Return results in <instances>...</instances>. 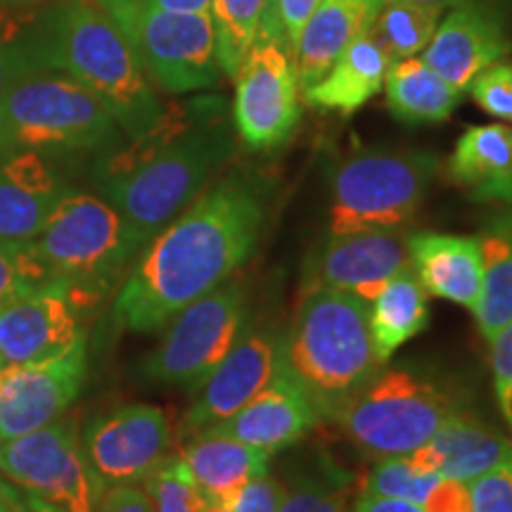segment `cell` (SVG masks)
I'll list each match as a JSON object with an SVG mask.
<instances>
[{"label": "cell", "instance_id": "8d00e7d4", "mask_svg": "<svg viewBox=\"0 0 512 512\" xmlns=\"http://www.w3.org/2000/svg\"><path fill=\"white\" fill-rule=\"evenodd\" d=\"M467 91L486 114L512 121V64H491L470 83Z\"/></svg>", "mask_w": 512, "mask_h": 512}, {"label": "cell", "instance_id": "8992f818", "mask_svg": "<svg viewBox=\"0 0 512 512\" xmlns=\"http://www.w3.org/2000/svg\"><path fill=\"white\" fill-rule=\"evenodd\" d=\"M121 128L102 102L72 76L46 69L12 83L0 98V155L5 152L110 150Z\"/></svg>", "mask_w": 512, "mask_h": 512}, {"label": "cell", "instance_id": "f35d334b", "mask_svg": "<svg viewBox=\"0 0 512 512\" xmlns=\"http://www.w3.org/2000/svg\"><path fill=\"white\" fill-rule=\"evenodd\" d=\"M491 342V373L503 418L512 427V320Z\"/></svg>", "mask_w": 512, "mask_h": 512}, {"label": "cell", "instance_id": "30bf717a", "mask_svg": "<svg viewBox=\"0 0 512 512\" xmlns=\"http://www.w3.org/2000/svg\"><path fill=\"white\" fill-rule=\"evenodd\" d=\"M294 53L273 0L256 41L235 74L233 124L247 150L273 152L283 147L302 119Z\"/></svg>", "mask_w": 512, "mask_h": 512}, {"label": "cell", "instance_id": "e0dca14e", "mask_svg": "<svg viewBox=\"0 0 512 512\" xmlns=\"http://www.w3.org/2000/svg\"><path fill=\"white\" fill-rule=\"evenodd\" d=\"M406 266H411L408 235L401 228H375L330 235L313 254L306 275L309 287L347 292L370 304Z\"/></svg>", "mask_w": 512, "mask_h": 512}, {"label": "cell", "instance_id": "bcb514c9", "mask_svg": "<svg viewBox=\"0 0 512 512\" xmlns=\"http://www.w3.org/2000/svg\"><path fill=\"white\" fill-rule=\"evenodd\" d=\"M0 512H29L24 496L8 482L0 486Z\"/></svg>", "mask_w": 512, "mask_h": 512}, {"label": "cell", "instance_id": "c3c4849f", "mask_svg": "<svg viewBox=\"0 0 512 512\" xmlns=\"http://www.w3.org/2000/svg\"><path fill=\"white\" fill-rule=\"evenodd\" d=\"M24 503H27L29 512H67V510H62L60 505H53V503L43 501V498L31 496V494H24Z\"/></svg>", "mask_w": 512, "mask_h": 512}, {"label": "cell", "instance_id": "7402d4cb", "mask_svg": "<svg viewBox=\"0 0 512 512\" xmlns=\"http://www.w3.org/2000/svg\"><path fill=\"white\" fill-rule=\"evenodd\" d=\"M411 266L432 297L475 313L482 294V249L477 238L444 233H415L408 238Z\"/></svg>", "mask_w": 512, "mask_h": 512}, {"label": "cell", "instance_id": "cb8c5ba5", "mask_svg": "<svg viewBox=\"0 0 512 512\" xmlns=\"http://www.w3.org/2000/svg\"><path fill=\"white\" fill-rule=\"evenodd\" d=\"M178 456L190 470L200 494L214 503L233 501L242 486L268 472L271 460L268 453L242 444L214 427L190 434V441Z\"/></svg>", "mask_w": 512, "mask_h": 512}, {"label": "cell", "instance_id": "ba28073f", "mask_svg": "<svg viewBox=\"0 0 512 512\" xmlns=\"http://www.w3.org/2000/svg\"><path fill=\"white\" fill-rule=\"evenodd\" d=\"M439 157L420 150H366L332 174L330 235L403 228L425 200Z\"/></svg>", "mask_w": 512, "mask_h": 512}, {"label": "cell", "instance_id": "5bb4252c", "mask_svg": "<svg viewBox=\"0 0 512 512\" xmlns=\"http://www.w3.org/2000/svg\"><path fill=\"white\" fill-rule=\"evenodd\" d=\"M95 304L72 287L48 283L0 306V363L48 361L72 349L83 332V316Z\"/></svg>", "mask_w": 512, "mask_h": 512}, {"label": "cell", "instance_id": "e575fe53", "mask_svg": "<svg viewBox=\"0 0 512 512\" xmlns=\"http://www.w3.org/2000/svg\"><path fill=\"white\" fill-rule=\"evenodd\" d=\"M439 479L441 477L432 475V472L415 470L406 458H387L377 460L373 465L361 491L375 496L403 498V501L422 505L434 486L439 484Z\"/></svg>", "mask_w": 512, "mask_h": 512}, {"label": "cell", "instance_id": "7a4b0ae2", "mask_svg": "<svg viewBox=\"0 0 512 512\" xmlns=\"http://www.w3.org/2000/svg\"><path fill=\"white\" fill-rule=\"evenodd\" d=\"M235 152L233 121L219 98L171 107L155 128L110 147L93 181L124 219L136 247L188 209Z\"/></svg>", "mask_w": 512, "mask_h": 512}, {"label": "cell", "instance_id": "836d02e7", "mask_svg": "<svg viewBox=\"0 0 512 512\" xmlns=\"http://www.w3.org/2000/svg\"><path fill=\"white\" fill-rule=\"evenodd\" d=\"M143 491L155 512H202L207 498L200 494L181 456L171 453L143 479Z\"/></svg>", "mask_w": 512, "mask_h": 512}, {"label": "cell", "instance_id": "277c9868", "mask_svg": "<svg viewBox=\"0 0 512 512\" xmlns=\"http://www.w3.org/2000/svg\"><path fill=\"white\" fill-rule=\"evenodd\" d=\"M384 363L370 337L368 304L354 294L309 287L280 339V368L304 389L320 420L337 413Z\"/></svg>", "mask_w": 512, "mask_h": 512}, {"label": "cell", "instance_id": "d6a6232c", "mask_svg": "<svg viewBox=\"0 0 512 512\" xmlns=\"http://www.w3.org/2000/svg\"><path fill=\"white\" fill-rule=\"evenodd\" d=\"M278 512H354L351 505V477L328 470L304 475L285 486Z\"/></svg>", "mask_w": 512, "mask_h": 512}, {"label": "cell", "instance_id": "f1b7e54d", "mask_svg": "<svg viewBox=\"0 0 512 512\" xmlns=\"http://www.w3.org/2000/svg\"><path fill=\"white\" fill-rule=\"evenodd\" d=\"M477 240L482 249V294L475 318L482 335L491 339L512 320V211L494 216Z\"/></svg>", "mask_w": 512, "mask_h": 512}, {"label": "cell", "instance_id": "d590c367", "mask_svg": "<svg viewBox=\"0 0 512 512\" xmlns=\"http://www.w3.org/2000/svg\"><path fill=\"white\" fill-rule=\"evenodd\" d=\"M41 285L46 283L31 259L27 242L24 245L0 242V306Z\"/></svg>", "mask_w": 512, "mask_h": 512}, {"label": "cell", "instance_id": "603a6c76", "mask_svg": "<svg viewBox=\"0 0 512 512\" xmlns=\"http://www.w3.org/2000/svg\"><path fill=\"white\" fill-rule=\"evenodd\" d=\"M384 0H323L294 46V67L302 93L330 72L361 31L370 29Z\"/></svg>", "mask_w": 512, "mask_h": 512}, {"label": "cell", "instance_id": "60d3db41", "mask_svg": "<svg viewBox=\"0 0 512 512\" xmlns=\"http://www.w3.org/2000/svg\"><path fill=\"white\" fill-rule=\"evenodd\" d=\"M420 508L422 512H475L467 484L444 477L439 479V484L430 491Z\"/></svg>", "mask_w": 512, "mask_h": 512}, {"label": "cell", "instance_id": "f546056e", "mask_svg": "<svg viewBox=\"0 0 512 512\" xmlns=\"http://www.w3.org/2000/svg\"><path fill=\"white\" fill-rule=\"evenodd\" d=\"M46 69L43 8L0 10V98L12 83Z\"/></svg>", "mask_w": 512, "mask_h": 512}, {"label": "cell", "instance_id": "4316f807", "mask_svg": "<svg viewBox=\"0 0 512 512\" xmlns=\"http://www.w3.org/2000/svg\"><path fill=\"white\" fill-rule=\"evenodd\" d=\"M370 337L380 363H387L408 339L420 335L430 323L427 292L415 275L413 266H406L377 292L368 309Z\"/></svg>", "mask_w": 512, "mask_h": 512}, {"label": "cell", "instance_id": "6da1fadb", "mask_svg": "<svg viewBox=\"0 0 512 512\" xmlns=\"http://www.w3.org/2000/svg\"><path fill=\"white\" fill-rule=\"evenodd\" d=\"M264 221L266 190L256 178L230 174L211 185L143 247L121 285L114 316L140 335L166 328L245 264Z\"/></svg>", "mask_w": 512, "mask_h": 512}, {"label": "cell", "instance_id": "7dc6e473", "mask_svg": "<svg viewBox=\"0 0 512 512\" xmlns=\"http://www.w3.org/2000/svg\"><path fill=\"white\" fill-rule=\"evenodd\" d=\"M57 0H0V10H29V8H46Z\"/></svg>", "mask_w": 512, "mask_h": 512}, {"label": "cell", "instance_id": "f6af8a7d", "mask_svg": "<svg viewBox=\"0 0 512 512\" xmlns=\"http://www.w3.org/2000/svg\"><path fill=\"white\" fill-rule=\"evenodd\" d=\"M136 3L164 12H181V15H195V12L211 10V0H136Z\"/></svg>", "mask_w": 512, "mask_h": 512}, {"label": "cell", "instance_id": "ffe728a7", "mask_svg": "<svg viewBox=\"0 0 512 512\" xmlns=\"http://www.w3.org/2000/svg\"><path fill=\"white\" fill-rule=\"evenodd\" d=\"M406 460L420 472L470 484L472 479L512 463V437L458 408L441 430Z\"/></svg>", "mask_w": 512, "mask_h": 512}, {"label": "cell", "instance_id": "ac0fdd59", "mask_svg": "<svg viewBox=\"0 0 512 512\" xmlns=\"http://www.w3.org/2000/svg\"><path fill=\"white\" fill-rule=\"evenodd\" d=\"M510 48L501 12L491 3H467L441 19L432 41L422 50V60L465 93L484 69L508 57Z\"/></svg>", "mask_w": 512, "mask_h": 512}, {"label": "cell", "instance_id": "3957f363", "mask_svg": "<svg viewBox=\"0 0 512 512\" xmlns=\"http://www.w3.org/2000/svg\"><path fill=\"white\" fill-rule=\"evenodd\" d=\"M48 69L79 81L110 110L126 138L145 136L166 107L131 43L95 0H57L43 8Z\"/></svg>", "mask_w": 512, "mask_h": 512}, {"label": "cell", "instance_id": "7c38bea8", "mask_svg": "<svg viewBox=\"0 0 512 512\" xmlns=\"http://www.w3.org/2000/svg\"><path fill=\"white\" fill-rule=\"evenodd\" d=\"M0 475L24 494L60 505L67 512H95L102 489L88 470L74 418L0 444Z\"/></svg>", "mask_w": 512, "mask_h": 512}, {"label": "cell", "instance_id": "5b68a950", "mask_svg": "<svg viewBox=\"0 0 512 512\" xmlns=\"http://www.w3.org/2000/svg\"><path fill=\"white\" fill-rule=\"evenodd\" d=\"M43 283L72 287L91 304L112 290L140 249L105 197L69 190L27 242Z\"/></svg>", "mask_w": 512, "mask_h": 512}, {"label": "cell", "instance_id": "9c48e42d", "mask_svg": "<svg viewBox=\"0 0 512 512\" xmlns=\"http://www.w3.org/2000/svg\"><path fill=\"white\" fill-rule=\"evenodd\" d=\"M121 29L145 74L166 93L211 91L221 83L216 29L209 12L181 15L136 0H95Z\"/></svg>", "mask_w": 512, "mask_h": 512}, {"label": "cell", "instance_id": "816d5d0a", "mask_svg": "<svg viewBox=\"0 0 512 512\" xmlns=\"http://www.w3.org/2000/svg\"><path fill=\"white\" fill-rule=\"evenodd\" d=\"M0 368H3V363H0Z\"/></svg>", "mask_w": 512, "mask_h": 512}, {"label": "cell", "instance_id": "d4e9b609", "mask_svg": "<svg viewBox=\"0 0 512 512\" xmlns=\"http://www.w3.org/2000/svg\"><path fill=\"white\" fill-rule=\"evenodd\" d=\"M389 67H392V60L370 34V29L361 31L337 57L330 72L311 88H306V105L339 114H354L382 91Z\"/></svg>", "mask_w": 512, "mask_h": 512}, {"label": "cell", "instance_id": "b9f144b4", "mask_svg": "<svg viewBox=\"0 0 512 512\" xmlns=\"http://www.w3.org/2000/svg\"><path fill=\"white\" fill-rule=\"evenodd\" d=\"M320 3L323 0H273L275 15H278L280 27H283L287 41H290L292 53L299 36H302V29L306 27V22H309Z\"/></svg>", "mask_w": 512, "mask_h": 512}, {"label": "cell", "instance_id": "4dcf8cb0", "mask_svg": "<svg viewBox=\"0 0 512 512\" xmlns=\"http://www.w3.org/2000/svg\"><path fill=\"white\" fill-rule=\"evenodd\" d=\"M441 8L411 3V0H384L370 24V34L392 62L415 57L427 48L439 27Z\"/></svg>", "mask_w": 512, "mask_h": 512}, {"label": "cell", "instance_id": "83f0119b", "mask_svg": "<svg viewBox=\"0 0 512 512\" xmlns=\"http://www.w3.org/2000/svg\"><path fill=\"white\" fill-rule=\"evenodd\" d=\"M384 86L389 112L403 124H441L463 100V93L420 57L392 62Z\"/></svg>", "mask_w": 512, "mask_h": 512}, {"label": "cell", "instance_id": "f907efd6", "mask_svg": "<svg viewBox=\"0 0 512 512\" xmlns=\"http://www.w3.org/2000/svg\"><path fill=\"white\" fill-rule=\"evenodd\" d=\"M3 484H5V482H3V479H0V486H3Z\"/></svg>", "mask_w": 512, "mask_h": 512}, {"label": "cell", "instance_id": "ee69618b", "mask_svg": "<svg viewBox=\"0 0 512 512\" xmlns=\"http://www.w3.org/2000/svg\"><path fill=\"white\" fill-rule=\"evenodd\" d=\"M354 512H422L418 503L403 501V498L375 496L361 491L354 503Z\"/></svg>", "mask_w": 512, "mask_h": 512}, {"label": "cell", "instance_id": "484cf974", "mask_svg": "<svg viewBox=\"0 0 512 512\" xmlns=\"http://www.w3.org/2000/svg\"><path fill=\"white\" fill-rule=\"evenodd\" d=\"M448 176L477 200H512V126H470L448 159Z\"/></svg>", "mask_w": 512, "mask_h": 512}, {"label": "cell", "instance_id": "4fadbf2b", "mask_svg": "<svg viewBox=\"0 0 512 512\" xmlns=\"http://www.w3.org/2000/svg\"><path fill=\"white\" fill-rule=\"evenodd\" d=\"M81 451L102 491L110 486L143 484V479L174 453V432L162 408L128 403L86 422Z\"/></svg>", "mask_w": 512, "mask_h": 512}, {"label": "cell", "instance_id": "7bdbcfd3", "mask_svg": "<svg viewBox=\"0 0 512 512\" xmlns=\"http://www.w3.org/2000/svg\"><path fill=\"white\" fill-rule=\"evenodd\" d=\"M95 512H155L143 486L124 484L102 491Z\"/></svg>", "mask_w": 512, "mask_h": 512}, {"label": "cell", "instance_id": "d6986e66", "mask_svg": "<svg viewBox=\"0 0 512 512\" xmlns=\"http://www.w3.org/2000/svg\"><path fill=\"white\" fill-rule=\"evenodd\" d=\"M72 190L46 155H0V242L24 245L41 233L50 211Z\"/></svg>", "mask_w": 512, "mask_h": 512}, {"label": "cell", "instance_id": "9a60e30c", "mask_svg": "<svg viewBox=\"0 0 512 512\" xmlns=\"http://www.w3.org/2000/svg\"><path fill=\"white\" fill-rule=\"evenodd\" d=\"M88 373V344L48 361L0 368V441L50 425L72 406Z\"/></svg>", "mask_w": 512, "mask_h": 512}, {"label": "cell", "instance_id": "ab89813d", "mask_svg": "<svg viewBox=\"0 0 512 512\" xmlns=\"http://www.w3.org/2000/svg\"><path fill=\"white\" fill-rule=\"evenodd\" d=\"M285 484L278 477L264 475L254 477L242 486V491L233 501H228V512H278L283 501Z\"/></svg>", "mask_w": 512, "mask_h": 512}, {"label": "cell", "instance_id": "8fae6325", "mask_svg": "<svg viewBox=\"0 0 512 512\" xmlns=\"http://www.w3.org/2000/svg\"><path fill=\"white\" fill-rule=\"evenodd\" d=\"M247 294L235 280L195 299L169 320L157 349L140 363L147 380L197 389L245 330Z\"/></svg>", "mask_w": 512, "mask_h": 512}, {"label": "cell", "instance_id": "2e32d148", "mask_svg": "<svg viewBox=\"0 0 512 512\" xmlns=\"http://www.w3.org/2000/svg\"><path fill=\"white\" fill-rule=\"evenodd\" d=\"M280 370V339L266 330H242L221 363L192 389L183 432L197 434L228 420L264 392Z\"/></svg>", "mask_w": 512, "mask_h": 512}, {"label": "cell", "instance_id": "44dd1931", "mask_svg": "<svg viewBox=\"0 0 512 512\" xmlns=\"http://www.w3.org/2000/svg\"><path fill=\"white\" fill-rule=\"evenodd\" d=\"M318 420L316 406L304 389L280 368L264 392L256 394L228 420L214 425V430L273 456L297 444L306 432L316 427Z\"/></svg>", "mask_w": 512, "mask_h": 512}, {"label": "cell", "instance_id": "1f68e13d", "mask_svg": "<svg viewBox=\"0 0 512 512\" xmlns=\"http://www.w3.org/2000/svg\"><path fill=\"white\" fill-rule=\"evenodd\" d=\"M271 0H211V22L216 29V50L223 76L235 79L240 64L256 41Z\"/></svg>", "mask_w": 512, "mask_h": 512}, {"label": "cell", "instance_id": "74e56055", "mask_svg": "<svg viewBox=\"0 0 512 512\" xmlns=\"http://www.w3.org/2000/svg\"><path fill=\"white\" fill-rule=\"evenodd\" d=\"M475 512H512V463L467 484Z\"/></svg>", "mask_w": 512, "mask_h": 512}, {"label": "cell", "instance_id": "52a82bcc", "mask_svg": "<svg viewBox=\"0 0 512 512\" xmlns=\"http://www.w3.org/2000/svg\"><path fill=\"white\" fill-rule=\"evenodd\" d=\"M458 408L456 399L425 375L382 366L332 422L363 456L406 458L425 446Z\"/></svg>", "mask_w": 512, "mask_h": 512}, {"label": "cell", "instance_id": "681fc988", "mask_svg": "<svg viewBox=\"0 0 512 512\" xmlns=\"http://www.w3.org/2000/svg\"><path fill=\"white\" fill-rule=\"evenodd\" d=\"M411 3H420V5H430V8H458V5H467V3H489V0H411Z\"/></svg>", "mask_w": 512, "mask_h": 512}]
</instances>
